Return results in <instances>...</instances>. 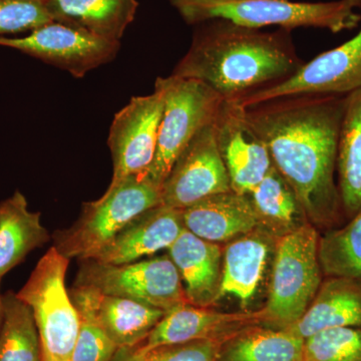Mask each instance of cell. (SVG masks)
I'll return each mask as SVG.
<instances>
[{
    "instance_id": "obj_1",
    "label": "cell",
    "mask_w": 361,
    "mask_h": 361,
    "mask_svg": "<svg viewBox=\"0 0 361 361\" xmlns=\"http://www.w3.org/2000/svg\"><path fill=\"white\" fill-rule=\"evenodd\" d=\"M344 96L295 94L247 106V120L269 151L314 226L332 224L342 209L336 180Z\"/></svg>"
},
{
    "instance_id": "obj_2",
    "label": "cell",
    "mask_w": 361,
    "mask_h": 361,
    "mask_svg": "<svg viewBox=\"0 0 361 361\" xmlns=\"http://www.w3.org/2000/svg\"><path fill=\"white\" fill-rule=\"evenodd\" d=\"M303 65L291 32L215 20L198 25L172 75L200 80L223 99L240 101L286 80Z\"/></svg>"
},
{
    "instance_id": "obj_3",
    "label": "cell",
    "mask_w": 361,
    "mask_h": 361,
    "mask_svg": "<svg viewBox=\"0 0 361 361\" xmlns=\"http://www.w3.org/2000/svg\"><path fill=\"white\" fill-rule=\"evenodd\" d=\"M187 25L223 20L245 27L277 26L314 27L332 33L355 30L360 25L361 0L299 2L293 0H169Z\"/></svg>"
},
{
    "instance_id": "obj_4",
    "label": "cell",
    "mask_w": 361,
    "mask_h": 361,
    "mask_svg": "<svg viewBox=\"0 0 361 361\" xmlns=\"http://www.w3.org/2000/svg\"><path fill=\"white\" fill-rule=\"evenodd\" d=\"M262 325L289 329L312 303L322 283L319 235L310 222L276 240Z\"/></svg>"
},
{
    "instance_id": "obj_5",
    "label": "cell",
    "mask_w": 361,
    "mask_h": 361,
    "mask_svg": "<svg viewBox=\"0 0 361 361\" xmlns=\"http://www.w3.org/2000/svg\"><path fill=\"white\" fill-rule=\"evenodd\" d=\"M161 204L160 188L130 176L109 186L101 198L85 203L70 228L54 233V247L70 260L90 259L137 216Z\"/></svg>"
},
{
    "instance_id": "obj_6",
    "label": "cell",
    "mask_w": 361,
    "mask_h": 361,
    "mask_svg": "<svg viewBox=\"0 0 361 361\" xmlns=\"http://www.w3.org/2000/svg\"><path fill=\"white\" fill-rule=\"evenodd\" d=\"M70 259L51 247L16 296L32 310L42 361H71L80 332L77 308L66 287Z\"/></svg>"
},
{
    "instance_id": "obj_7",
    "label": "cell",
    "mask_w": 361,
    "mask_h": 361,
    "mask_svg": "<svg viewBox=\"0 0 361 361\" xmlns=\"http://www.w3.org/2000/svg\"><path fill=\"white\" fill-rule=\"evenodd\" d=\"M155 87L163 94V116L155 158L140 177L161 189L178 157L199 130L214 122L224 99L200 80L172 75L157 78Z\"/></svg>"
},
{
    "instance_id": "obj_8",
    "label": "cell",
    "mask_w": 361,
    "mask_h": 361,
    "mask_svg": "<svg viewBox=\"0 0 361 361\" xmlns=\"http://www.w3.org/2000/svg\"><path fill=\"white\" fill-rule=\"evenodd\" d=\"M75 285L147 304L166 313L189 303L179 272L169 256L122 265L82 260Z\"/></svg>"
},
{
    "instance_id": "obj_9",
    "label": "cell",
    "mask_w": 361,
    "mask_h": 361,
    "mask_svg": "<svg viewBox=\"0 0 361 361\" xmlns=\"http://www.w3.org/2000/svg\"><path fill=\"white\" fill-rule=\"evenodd\" d=\"M0 47L16 49L82 78L89 71L113 61L120 51L121 42L51 21L25 37H0Z\"/></svg>"
},
{
    "instance_id": "obj_10",
    "label": "cell",
    "mask_w": 361,
    "mask_h": 361,
    "mask_svg": "<svg viewBox=\"0 0 361 361\" xmlns=\"http://www.w3.org/2000/svg\"><path fill=\"white\" fill-rule=\"evenodd\" d=\"M361 9V7H360ZM361 89V30L336 49L318 54L282 82L254 92L240 103L247 106L295 94L346 96Z\"/></svg>"
},
{
    "instance_id": "obj_11",
    "label": "cell",
    "mask_w": 361,
    "mask_h": 361,
    "mask_svg": "<svg viewBox=\"0 0 361 361\" xmlns=\"http://www.w3.org/2000/svg\"><path fill=\"white\" fill-rule=\"evenodd\" d=\"M163 111V94L155 87L153 94L133 97L116 113L108 140L114 165L110 186L148 170L155 158Z\"/></svg>"
},
{
    "instance_id": "obj_12",
    "label": "cell",
    "mask_w": 361,
    "mask_h": 361,
    "mask_svg": "<svg viewBox=\"0 0 361 361\" xmlns=\"http://www.w3.org/2000/svg\"><path fill=\"white\" fill-rule=\"evenodd\" d=\"M232 191L213 123L199 130L178 157L161 189V204L184 210L208 197Z\"/></svg>"
},
{
    "instance_id": "obj_13",
    "label": "cell",
    "mask_w": 361,
    "mask_h": 361,
    "mask_svg": "<svg viewBox=\"0 0 361 361\" xmlns=\"http://www.w3.org/2000/svg\"><path fill=\"white\" fill-rule=\"evenodd\" d=\"M213 126L232 191L250 194L273 166L265 142L251 127L239 101L224 99Z\"/></svg>"
},
{
    "instance_id": "obj_14",
    "label": "cell",
    "mask_w": 361,
    "mask_h": 361,
    "mask_svg": "<svg viewBox=\"0 0 361 361\" xmlns=\"http://www.w3.org/2000/svg\"><path fill=\"white\" fill-rule=\"evenodd\" d=\"M68 291L78 315L96 323L118 349L137 345L166 314L147 304L106 295L90 287L73 285Z\"/></svg>"
},
{
    "instance_id": "obj_15",
    "label": "cell",
    "mask_w": 361,
    "mask_h": 361,
    "mask_svg": "<svg viewBox=\"0 0 361 361\" xmlns=\"http://www.w3.org/2000/svg\"><path fill=\"white\" fill-rule=\"evenodd\" d=\"M262 322L261 310L225 313L188 303L166 313L148 336L130 349L145 353L161 345L228 338L251 325H261Z\"/></svg>"
},
{
    "instance_id": "obj_16",
    "label": "cell",
    "mask_w": 361,
    "mask_h": 361,
    "mask_svg": "<svg viewBox=\"0 0 361 361\" xmlns=\"http://www.w3.org/2000/svg\"><path fill=\"white\" fill-rule=\"evenodd\" d=\"M183 229V210L161 204L137 216L90 259L111 265L135 262L168 250Z\"/></svg>"
},
{
    "instance_id": "obj_17",
    "label": "cell",
    "mask_w": 361,
    "mask_h": 361,
    "mask_svg": "<svg viewBox=\"0 0 361 361\" xmlns=\"http://www.w3.org/2000/svg\"><path fill=\"white\" fill-rule=\"evenodd\" d=\"M168 251L179 272L188 302L199 307L217 303L222 277L220 244L199 238L184 228Z\"/></svg>"
},
{
    "instance_id": "obj_18",
    "label": "cell",
    "mask_w": 361,
    "mask_h": 361,
    "mask_svg": "<svg viewBox=\"0 0 361 361\" xmlns=\"http://www.w3.org/2000/svg\"><path fill=\"white\" fill-rule=\"evenodd\" d=\"M185 229L199 238L223 243L258 229L257 215L247 195H213L183 210Z\"/></svg>"
},
{
    "instance_id": "obj_19",
    "label": "cell",
    "mask_w": 361,
    "mask_h": 361,
    "mask_svg": "<svg viewBox=\"0 0 361 361\" xmlns=\"http://www.w3.org/2000/svg\"><path fill=\"white\" fill-rule=\"evenodd\" d=\"M273 239L258 228L228 242L223 250L219 300L227 295L235 297L246 310L262 279Z\"/></svg>"
},
{
    "instance_id": "obj_20",
    "label": "cell",
    "mask_w": 361,
    "mask_h": 361,
    "mask_svg": "<svg viewBox=\"0 0 361 361\" xmlns=\"http://www.w3.org/2000/svg\"><path fill=\"white\" fill-rule=\"evenodd\" d=\"M342 327H361V283L329 277L302 317L288 329L307 339L324 330Z\"/></svg>"
},
{
    "instance_id": "obj_21",
    "label": "cell",
    "mask_w": 361,
    "mask_h": 361,
    "mask_svg": "<svg viewBox=\"0 0 361 361\" xmlns=\"http://www.w3.org/2000/svg\"><path fill=\"white\" fill-rule=\"evenodd\" d=\"M56 23L82 28L104 39L120 42L134 20L137 0H44Z\"/></svg>"
},
{
    "instance_id": "obj_22",
    "label": "cell",
    "mask_w": 361,
    "mask_h": 361,
    "mask_svg": "<svg viewBox=\"0 0 361 361\" xmlns=\"http://www.w3.org/2000/svg\"><path fill=\"white\" fill-rule=\"evenodd\" d=\"M49 240L51 235L42 224L40 214L28 209L20 192L0 202V278Z\"/></svg>"
},
{
    "instance_id": "obj_23",
    "label": "cell",
    "mask_w": 361,
    "mask_h": 361,
    "mask_svg": "<svg viewBox=\"0 0 361 361\" xmlns=\"http://www.w3.org/2000/svg\"><path fill=\"white\" fill-rule=\"evenodd\" d=\"M336 173L342 210L353 217L361 211V89L344 96Z\"/></svg>"
},
{
    "instance_id": "obj_24",
    "label": "cell",
    "mask_w": 361,
    "mask_h": 361,
    "mask_svg": "<svg viewBox=\"0 0 361 361\" xmlns=\"http://www.w3.org/2000/svg\"><path fill=\"white\" fill-rule=\"evenodd\" d=\"M247 196L257 215L259 229L275 240L310 222L295 192L274 166Z\"/></svg>"
},
{
    "instance_id": "obj_25",
    "label": "cell",
    "mask_w": 361,
    "mask_h": 361,
    "mask_svg": "<svg viewBox=\"0 0 361 361\" xmlns=\"http://www.w3.org/2000/svg\"><path fill=\"white\" fill-rule=\"evenodd\" d=\"M304 346L290 329L251 325L224 342L220 361H303Z\"/></svg>"
},
{
    "instance_id": "obj_26",
    "label": "cell",
    "mask_w": 361,
    "mask_h": 361,
    "mask_svg": "<svg viewBox=\"0 0 361 361\" xmlns=\"http://www.w3.org/2000/svg\"><path fill=\"white\" fill-rule=\"evenodd\" d=\"M0 361H42L39 331L32 310L16 293L4 295Z\"/></svg>"
},
{
    "instance_id": "obj_27",
    "label": "cell",
    "mask_w": 361,
    "mask_h": 361,
    "mask_svg": "<svg viewBox=\"0 0 361 361\" xmlns=\"http://www.w3.org/2000/svg\"><path fill=\"white\" fill-rule=\"evenodd\" d=\"M318 253L323 274L361 283V211L344 227L319 238Z\"/></svg>"
},
{
    "instance_id": "obj_28",
    "label": "cell",
    "mask_w": 361,
    "mask_h": 361,
    "mask_svg": "<svg viewBox=\"0 0 361 361\" xmlns=\"http://www.w3.org/2000/svg\"><path fill=\"white\" fill-rule=\"evenodd\" d=\"M303 361H361V327L324 330L308 337Z\"/></svg>"
},
{
    "instance_id": "obj_29",
    "label": "cell",
    "mask_w": 361,
    "mask_h": 361,
    "mask_svg": "<svg viewBox=\"0 0 361 361\" xmlns=\"http://www.w3.org/2000/svg\"><path fill=\"white\" fill-rule=\"evenodd\" d=\"M228 338L161 345L145 353L120 348L111 361H220L221 349Z\"/></svg>"
},
{
    "instance_id": "obj_30",
    "label": "cell",
    "mask_w": 361,
    "mask_h": 361,
    "mask_svg": "<svg viewBox=\"0 0 361 361\" xmlns=\"http://www.w3.org/2000/svg\"><path fill=\"white\" fill-rule=\"evenodd\" d=\"M51 21L44 0H0V37L32 32Z\"/></svg>"
},
{
    "instance_id": "obj_31",
    "label": "cell",
    "mask_w": 361,
    "mask_h": 361,
    "mask_svg": "<svg viewBox=\"0 0 361 361\" xmlns=\"http://www.w3.org/2000/svg\"><path fill=\"white\" fill-rule=\"evenodd\" d=\"M80 332L71 361L113 360L118 346L96 323L82 316H80Z\"/></svg>"
},
{
    "instance_id": "obj_32",
    "label": "cell",
    "mask_w": 361,
    "mask_h": 361,
    "mask_svg": "<svg viewBox=\"0 0 361 361\" xmlns=\"http://www.w3.org/2000/svg\"><path fill=\"white\" fill-rule=\"evenodd\" d=\"M2 278H0V285H1ZM4 295L0 293V331H1L2 323H4Z\"/></svg>"
}]
</instances>
